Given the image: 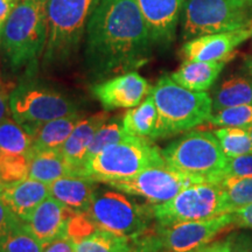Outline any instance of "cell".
Instances as JSON below:
<instances>
[{
	"label": "cell",
	"mask_w": 252,
	"mask_h": 252,
	"mask_svg": "<svg viewBox=\"0 0 252 252\" xmlns=\"http://www.w3.org/2000/svg\"><path fill=\"white\" fill-rule=\"evenodd\" d=\"M43 245L27 231L24 222L0 245V252H42Z\"/></svg>",
	"instance_id": "32"
},
{
	"label": "cell",
	"mask_w": 252,
	"mask_h": 252,
	"mask_svg": "<svg viewBox=\"0 0 252 252\" xmlns=\"http://www.w3.org/2000/svg\"><path fill=\"white\" fill-rule=\"evenodd\" d=\"M152 39L135 0H100L86 32L84 67L100 82L149 62Z\"/></svg>",
	"instance_id": "1"
},
{
	"label": "cell",
	"mask_w": 252,
	"mask_h": 252,
	"mask_svg": "<svg viewBox=\"0 0 252 252\" xmlns=\"http://www.w3.org/2000/svg\"><path fill=\"white\" fill-rule=\"evenodd\" d=\"M187 0H135L153 43L168 45L175 37Z\"/></svg>",
	"instance_id": "15"
},
{
	"label": "cell",
	"mask_w": 252,
	"mask_h": 252,
	"mask_svg": "<svg viewBox=\"0 0 252 252\" xmlns=\"http://www.w3.org/2000/svg\"><path fill=\"white\" fill-rule=\"evenodd\" d=\"M226 61H190L185 62L169 76L175 83L191 91H207L213 87L224 68Z\"/></svg>",
	"instance_id": "20"
},
{
	"label": "cell",
	"mask_w": 252,
	"mask_h": 252,
	"mask_svg": "<svg viewBox=\"0 0 252 252\" xmlns=\"http://www.w3.org/2000/svg\"><path fill=\"white\" fill-rule=\"evenodd\" d=\"M244 65L252 77V56H247L244 60Z\"/></svg>",
	"instance_id": "43"
},
{
	"label": "cell",
	"mask_w": 252,
	"mask_h": 252,
	"mask_svg": "<svg viewBox=\"0 0 252 252\" xmlns=\"http://www.w3.org/2000/svg\"><path fill=\"white\" fill-rule=\"evenodd\" d=\"M235 236H229L223 241L208 245V252H231Z\"/></svg>",
	"instance_id": "41"
},
{
	"label": "cell",
	"mask_w": 252,
	"mask_h": 252,
	"mask_svg": "<svg viewBox=\"0 0 252 252\" xmlns=\"http://www.w3.org/2000/svg\"><path fill=\"white\" fill-rule=\"evenodd\" d=\"M34 75H25L9 96L12 117L31 135L46 123L78 113L74 100Z\"/></svg>",
	"instance_id": "6"
},
{
	"label": "cell",
	"mask_w": 252,
	"mask_h": 252,
	"mask_svg": "<svg viewBox=\"0 0 252 252\" xmlns=\"http://www.w3.org/2000/svg\"><path fill=\"white\" fill-rule=\"evenodd\" d=\"M74 210L48 196L40 203L26 222L25 228L40 242L43 247L56 239L67 236L69 220L75 215Z\"/></svg>",
	"instance_id": "16"
},
{
	"label": "cell",
	"mask_w": 252,
	"mask_h": 252,
	"mask_svg": "<svg viewBox=\"0 0 252 252\" xmlns=\"http://www.w3.org/2000/svg\"><path fill=\"white\" fill-rule=\"evenodd\" d=\"M167 165L162 151L146 138L127 135L104 149L82 166L80 175L108 184L139 174L151 167Z\"/></svg>",
	"instance_id": "4"
},
{
	"label": "cell",
	"mask_w": 252,
	"mask_h": 252,
	"mask_svg": "<svg viewBox=\"0 0 252 252\" xmlns=\"http://www.w3.org/2000/svg\"><path fill=\"white\" fill-rule=\"evenodd\" d=\"M109 118L106 112H99L89 117H82L75 126L74 131L71 132L70 137L63 145L61 153L69 162V165L72 167L76 175H80L87 151L89 149L94 134Z\"/></svg>",
	"instance_id": "19"
},
{
	"label": "cell",
	"mask_w": 252,
	"mask_h": 252,
	"mask_svg": "<svg viewBox=\"0 0 252 252\" xmlns=\"http://www.w3.org/2000/svg\"><path fill=\"white\" fill-rule=\"evenodd\" d=\"M17 1H19V0H17Z\"/></svg>",
	"instance_id": "49"
},
{
	"label": "cell",
	"mask_w": 252,
	"mask_h": 252,
	"mask_svg": "<svg viewBox=\"0 0 252 252\" xmlns=\"http://www.w3.org/2000/svg\"><path fill=\"white\" fill-rule=\"evenodd\" d=\"M206 182L208 181L200 176L186 174L168 165H163L151 167L130 179L105 185L127 195L143 197L151 204H159L172 200L189 186Z\"/></svg>",
	"instance_id": "11"
},
{
	"label": "cell",
	"mask_w": 252,
	"mask_h": 252,
	"mask_svg": "<svg viewBox=\"0 0 252 252\" xmlns=\"http://www.w3.org/2000/svg\"><path fill=\"white\" fill-rule=\"evenodd\" d=\"M48 196H50L49 185L31 178L6 185L0 194L1 200L23 222H26L40 203Z\"/></svg>",
	"instance_id": "17"
},
{
	"label": "cell",
	"mask_w": 252,
	"mask_h": 252,
	"mask_svg": "<svg viewBox=\"0 0 252 252\" xmlns=\"http://www.w3.org/2000/svg\"><path fill=\"white\" fill-rule=\"evenodd\" d=\"M158 225L215 217L226 214L224 191L220 184H196L181 190L167 202L152 204Z\"/></svg>",
	"instance_id": "9"
},
{
	"label": "cell",
	"mask_w": 252,
	"mask_h": 252,
	"mask_svg": "<svg viewBox=\"0 0 252 252\" xmlns=\"http://www.w3.org/2000/svg\"><path fill=\"white\" fill-rule=\"evenodd\" d=\"M126 134L146 139H159V113L153 97L149 96L139 105L126 111L123 116Z\"/></svg>",
	"instance_id": "21"
},
{
	"label": "cell",
	"mask_w": 252,
	"mask_h": 252,
	"mask_svg": "<svg viewBox=\"0 0 252 252\" xmlns=\"http://www.w3.org/2000/svg\"><path fill=\"white\" fill-rule=\"evenodd\" d=\"M133 239L97 229L86 237L74 242L75 252H128Z\"/></svg>",
	"instance_id": "25"
},
{
	"label": "cell",
	"mask_w": 252,
	"mask_h": 252,
	"mask_svg": "<svg viewBox=\"0 0 252 252\" xmlns=\"http://www.w3.org/2000/svg\"><path fill=\"white\" fill-rule=\"evenodd\" d=\"M47 35V4L40 0H19L0 36V49L12 70L25 69V75L35 74Z\"/></svg>",
	"instance_id": "2"
},
{
	"label": "cell",
	"mask_w": 252,
	"mask_h": 252,
	"mask_svg": "<svg viewBox=\"0 0 252 252\" xmlns=\"http://www.w3.org/2000/svg\"><path fill=\"white\" fill-rule=\"evenodd\" d=\"M17 4V0H0V36H1L6 21L8 20L9 15H11Z\"/></svg>",
	"instance_id": "39"
},
{
	"label": "cell",
	"mask_w": 252,
	"mask_h": 252,
	"mask_svg": "<svg viewBox=\"0 0 252 252\" xmlns=\"http://www.w3.org/2000/svg\"><path fill=\"white\" fill-rule=\"evenodd\" d=\"M231 252H252V238L245 235L235 236Z\"/></svg>",
	"instance_id": "40"
},
{
	"label": "cell",
	"mask_w": 252,
	"mask_h": 252,
	"mask_svg": "<svg viewBox=\"0 0 252 252\" xmlns=\"http://www.w3.org/2000/svg\"><path fill=\"white\" fill-rule=\"evenodd\" d=\"M252 21V14L241 11L231 0H187L181 15L184 40L238 30Z\"/></svg>",
	"instance_id": "10"
},
{
	"label": "cell",
	"mask_w": 252,
	"mask_h": 252,
	"mask_svg": "<svg viewBox=\"0 0 252 252\" xmlns=\"http://www.w3.org/2000/svg\"><path fill=\"white\" fill-rule=\"evenodd\" d=\"M100 0H48V35L42 67L62 68L76 58L91 15Z\"/></svg>",
	"instance_id": "3"
},
{
	"label": "cell",
	"mask_w": 252,
	"mask_h": 252,
	"mask_svg": "<svg viewBox=\"0 0 252 252\" xmlns=\"http://www.w3.org/2000/svg\"><path fill=\"white\" fill-rule=\"evenodd\" d=\"M231 214L234 216L235 226L252 230V203L236 210V212H232Z\"/></svg>",
	"instance_id": "37"
},
{
	"label": "cell",
	"mask_w": 252,
	"mask_h": 252,
	"mask_svg": "<svg viewBox=\"0 0 252 252\" xmlns=\"http://www.w3.org/2000/svg\"><path fill=\"white\" fill-rule=\"evenodd\" d=\"M81 118L82 116L80 113H74V115L56 118L40 126L32 134L33 146H32L31 156L40 151H61Z\"/></svg>",
	"instance_id": "22"
},
{
	"label": "cell",
	"mask_w": 252,
	"mask_h": 252,
	"mask_svg": "<svg viewBox=\"0 0 252 252\" xmlns=\"http://www.w3.org/2000/svg\"><path fill=\"white\" fill-rule=\"evenodd\" d=\"M98 187L96 182L82 175H68L49 184V193L59 202L75 213H87Z\"/></svg>",
	"instance_id": "18"
},
{
	"label": "cell",
	"mask_w": 252,
	"mask_h": 252,
	"mask_svg": "<svg viewBox=\"0 0 252 252\" xmlns=\"http://www.w3.org/2000/svg\"><path fill=\"white\" fill-rule=\"evenodd\" d=\"M6 187V184L4 182V180L1 179V176H0V194L2 193V190H4Z\"/></svg>",
	"instance_id": "44"
},
{
	"label": "cell",
	"mask_w": 252,
	"mask_h": 252,
	"mask_svg": "<svg viewBox=\"0 0 252 252\" xmlns=\"http://www.w3.org/2000/svg\"><path fill=\"white\" fill-rule=\"evenodd\" d=\"M252 104V78L232 75L222 82L214 93L213 111L231 106Z\"/></svg>",
	"instance_id": "24"
},
{
	"label": "cell",
	"mask_w": 252,
	"mask_h": 252,
	"mask_svg": "<svg viewBox=\"0 0 252 252\" xmlns=\"http://www.w3.org/2000/svg\"><path fill=\"white\" fill-rule=\"evenodd\" d=\"M33 137L12 118L0 122V151L14 154H31Z\"/></svg>",
	"instance_id": "26"
},
{
	"label": "cell",
	"mask_w": 252,
	"mask_h": 252,
	"mask_svg": "<svg viewBox=\"0 0 252 252\" xmlns=\"http://www.w3.org/2000/svg\"><path fill=\"white\" fill-rule=\"evenodd\" d=\"M128 252H167L161 237L158 234L157 226L150 229L139 237L133 239L132 248Z\"/></svg>",
	"instance_id": "34"
},
{
	"label": "cell",
	"mask_w": 252,
	"mask_h": 252,
	"mask_svg": "<svg viewBox=\"0 0 252 252\" xmlns=\"http://www.w3.org/2000/svg\"><path fill=\"white\" fill-rule=\"evenodd\" d=\"M207 123L219 127H250L252 125V104L220 110L213 113Z\"/></svg>",
	"instance_id": "31"
},
{
	"label": "cell",
	"mask_w": 252,
	"mask_h": 252,
	"mask_svg": "<svg viewBox=\"0 0 252 252\" xmlns=\"http://www.w3.org/2000/svg\"><path fill=\"white\" fill-rule=\"evenodd\" d=\"M87 216L97 229L127 238L149 231L154 219L152 204H140L117 189H97Z\"/></svg>",
	"instance_id": "8"
},
{
	"label": "cell",
	"mask_w": 252,
	"mask_h": 252,
	"mask_svg": "<svg viewBox=\"0 0 252 252\" xmlns=\"http://www.w3.org/2000/svg\"><path fill=\"white\" fill-rule=\"evenodd\" d=\"M159 113V137L187 132L213 115V98L207 91H191L163 75L151 90Z\"/></svg>",
	"instance_id": "5"
},
{
	"label": "cell",
	"mask_w": 252,
	"mask_h": 252,
	"mask_svg": "<svg viewBox=\"0 0 252 252\" xmlns=\"http://www.w3.org/2000/svg\"><path fill=\"white\" fill-rule=\"evenodd\" d=\"M30 166L31 154H14L0 151V176L6 185L27 179Z\"/></svg>",
	"instance_id": "30"
},
{
	"label": "cell",
	"mask_w": 252,
	"mask_h": 252,
	"mask_svg": "<svg viewBox=\"0 0 252 252\" xmlns=\"http://www.w3.org/2000/svg\"><path fill=\"white\" fill-rule=\"evenodd\" d=\"M230 178H252V153L228 158L223 180Z\"/></svg>",
	"instance_id": "33"
},
{
	"label": "cell",
	"mask_w": 252,
	"mask_h": 252,
	"mask_svg": "<svg viewBox=\"0 0 252 252\" xmlns=\"http://www.w3.org/2000/svg\"><path fill=\"white\" fill-rule=\"evenodd\" d=\"M224 191L226 213L252 203V178H230L220 184Z\"/></svg>",
	"instance_id": "28"
},
{
	"label": "cell",
	"mask_w": 252,
	"mask_h": 252,
	"mask_svg": "<svg viewBox=\"0 0 252 252\" xmlns=\"http://www.w3.org/2000/svg\"><path fill=\"white\" fill-rule=\"evenodd\" d=\"M68 175H76V173L61 151H40L31 156L28 178L49 185Z\"/></svg>",
	"instance_id": "23"
},
{
	"label": "cell",
	"mask_w": 252,
	"mask_h": 252,
	"mask_svg": "<svg viewBox=\"0 0 252 252\" xmlns=\"http://www.w3.org/2000/svg\"><path fill=\"white\" fill-rule=\"evenodd\" d=\"M252 36V21L238 30L208 34L188 40L182 46V55L190 61H228L234 58L239 45Z\"/></svg>",
	"instance_id": "14"
},
{
	"label": "cell",
	"mask_w": 252,
	"mask_h": 252,
	"mask_svg": "<svg viewBox=\"0 0 252 252\" xmlns=\"http://www.w3.org/2000/svg\"><path fill=\"white\" fill-rule=\"evenodd\" d=\"M15 83L11 81H2L0 83V122L4 121L11 113L9 109V96L14 89Z\"/></svg>",
	"instance_id": "36"
},
{
	"label": "cell",
	"mask_w": 252,
	"mask_h": 252,
	"mask_svg": "<svg viewBox=\"0 0 252 252\" xmlns=\"http://www.w3.org/2000/svg\"><path fill=\"white\" fill-rule=\"evenodd\" d=\"M226 158L252 153V139L247 128L220 127L214 131Z\"/></svg>",
	"instance_id": "27"
},
{
	"label": "cell",
	"mask_w": 252,
	"mask_h": 252,
	"mask_svg": "<svg viewBox=\"0 0 252 252\" xmlns=\"http://www.w3.org/2000/svg\"><path fill=\"white\" fill-rule=\"evenodd\" d=\"M42 252H75L74 241L68 235L63 236L52 243L47 244Z\"/></svg>",
	"instance_id": "38"
},
{
	"label": "cell",
	"mask_w": 252,
	"mask_h": 252,
	"mask_svg": "<svg viewBox=\"0 0 252 252\" xmlns=\"http://www.w3.org/2000/svg\"><path fill=\"white\" fill-rule=\"evenodd\" d=\"M232 226H235L234 216L226 213L210 219L187 220L167 226L157 224V230L167 251L195 252L212 243L214 238Z\"/></svg>",
	"instance_id": "12"
},
{
	"label": "cell",
	"mask_w": 252,
	"mask_h": 252,
	"mask_svg": "<svg viewBox=\"0 0 252 252\" xmlns=\"http://www.w3.org/2000/svg\"><path fill=\"white\" fill-rule=\"evenodd\" d=\"M125 133L124 126H123V118L113 117L109 118L105 124H103L94 134L93 141H91L89 149L87 151L84 162L89 160L96 154L102 152L104 149L111 146V145L118 143L127 137ZM83 162V163H84Z\"/></svg>",
	"instance_id": "29"
},
{
	"label": "cell",
	"mask_w": 252,
	"mask_h": 252,
	"mask_svg": "<svg viewBox=\"0 0 252 252\" xmlns=\"http://www.w3.org/2000/svg\"><path fill=\"white\" fill-rule=\"evenodd\" d=\"M208 245H209V244H208ZM208 245H206V247H203L201 249H198V250L195 251V252H208Z\"/></svg>",
	"instance_id": "45"
},
{
	"label": "cell",
	"mask_w": 252,
	"mask_h": 252,
	"mask_svg": "<svg viewBox=\"0 0 252 252\" xmlns=\"http://www.w3.org/2000/svg\"><path fill=\"white\" fill-rule=\"evenodd\" d=\"M231 2L236 8L252 14V0H231Z\"/></svg>",
	"instance_id": "42"
},
{
	"label": "cell",
	"mask_w": 252,
	"mask_h": 252,
	"mask_svg": "<svg viewBox=\"0 0 252 252\" xmlns=\"http://www.w3.org/2000/svg\"><path fill=\"white\" fill-rule=\"evenodd\" d=\"M247 130H248L249 133H250V137H251V139H252V125L250 126V127H248Z\"/></svg>",
	"instance_id": "46"
},
{
	"label": "cell",
	"mask_w": 252,
	"mask_h": 252,
	"mask_svg": "<svg viewBox=\"0 0 252 252\" xmlns=\"http://www.w3.org/2000/svg\"><path fill=\"white\" fill-rule=\"evenodd\" d=\"M23 223V220L18 219L15 214L7 207L4 201L0 197V245L5 242L19 225Z\"/></svg>",
	"instance_id": "35"
},
{
	"label": "cell",
	"mask_w": 252,
	"mask_h": 252,
	"mask_svg": "<svg viewBox=\"0 0 252 252\" xmlns=\"http://www.w3.org/2000/svg\"><path fill=\"white\" fill-rule=\"evenodd\" d=\"M167 165L176 171L200 176L210 184H220L228 158L209 131H191L162 150Z\"/></svg>",
	"instance_id": "7"
},
{
	"label": "cell",
	"mask_w": 252,
	"mask_h": 252,
	"mask_svg": "<svg viewBox=\"0 0 252 252\" xmlns=\"http://www.w3.org/2000/svg\"><path fill=\"white\" fill-rule=\"evenodd\" d=\"M2 81H4V80H2V77H1V74H0V83H1Z\"/></svg>",
	"instance_id": "48"
},
{
	"label": "cell",
	"mask_w": 252,
	"mask_h": 252,
	"mask_svg": "<svg viewBox=\"0 0 252 252\" xmlns=\"http://www.w3.org/2000/svg\"><path fill=\"white\" fill-rule=\"evenodd\" d=\"M40 1H42V2H45V4H47V2H48V0H40Z\"/></svg>",
	"instance_id": "47"
},
{
	"label": "cell",
	"mask_w": 252,
	"mask_h": 252,
	"mask_svg": "<svg viewBox=\"0 0 252 252\" xmlns=\"http://www.w3.org/2000/svg\"><path fill=\"white\" fill-rule=\"evenodd\" d=\"M152 87L137 71L125 72L100 81L91 88L93 94L105 111L132 109L149 96Z\"/></svg>",
	"instance_id": "13"
}]
</instances>
